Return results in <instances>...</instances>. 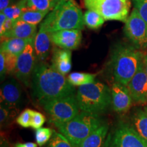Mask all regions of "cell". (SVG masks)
<instances>
[{
  "mask_svg": "<svg viewBox=\"0 0 147 147\" xmlns=\"http://www.w3.org/2000/svg\"><path fill=\"white\" fill-rule=\"evenodd\" d=\"M34 94L40 104L74 93V87L65 75L45 62H38L32 75Z\"/></svg>",
  "mask_w": 147,
  "mask_h": 147,
  "instance_id": "1",
  "label": "cell"
},
{
  "mask_svg": "<svg viewBox=\"0 0 147 147\" xmlns=\"http://www.w3.org/2000/svg\"><path fill=\"white\" fill-rule=\"evenodd\" d=\"M144 53L134 45L118 44L112 51L110 66L115 82L127 86L143 61Z\"/></svg>",
  "mask_w": 147,
  "mask_h": 147,
  "instance_id": "2",
  "label": "cell"
},
{
  "mask_svg": "<svg viewBox=\"0 0 147 147\" xmlns=\"http://www.w3.org/2000/svg\"><path fill=\"white\" fill-rule=\"evenodd\" d=\"M84 14L73 0H60L40 25L46 32L84 29Z\"/></svg>",
  "mask_w": 147,
  "mask_h": 147,
  "instance_id": "3",
  "label": "cell"
},
{
  "mask_svg": "<svg viewBox=\"0 0 147 147\" xmlns=\"http://www.w3.org/2000/svg\"><path fill=\"white\" fill-rule=\"evenodd\" d=\"M53 124L74 147H78L82 141L102 125V121L97 114L82 111L67 122Z\"/></svg>",
  "mask_w": 147,
  "mask_h": 147,
  "instance_id": "4",
  "label": "cell"
},
{
  "mask_svg": "<svg viewBox=\"0 0 147 147\" xmlns=\"http://www.w3.org/2000/svg\"><path fill=\"white\" fill-rule=\"evenodd\" d=\"M76 99L82 111L98 115L105 111L111 104V91L106 84L93 82L80 86Z\"/></svg>",
  "mask_w": 147,
  "mask_h": 147,
  "instance_id": "5",
  "label": "cell"
},
{
  "mask_svg": "<svg viewBox=\"0 0 147 147\" xmlns=\"http://www.w3.org/2000/svg\"><path fill=\"white\" fill-rule=\"evenodd\" d=\"M88 10L100 14L105 21L125 22L129 17L130 0H84Z\"/></svg>",
  "mask_w": 147,
  "mask_h": 147,
  "instance_id": "6",
  "label": "cell"
},
{
  "mask_svg": "<svg viewBox=\"0 0 147 147\" xmlns=\"http://www.w3.org/2000/svg\"><path fill=\"white\" fill-rule=\"evenodd\" d=\"M50 115L53 123H65L71 120L79 114L76 95L74 94L41 103Z\"/></svg>",
  "mask_w": 147,
  "mask_h": 147,
  "instance_id": "7",
  "label": "cell"
},
{
  "mask_svg": "<svg viewBox=\"0 0 147 147\" xmlns=\"http://www.w3.org/2000/svg\"><path fill=\"white\" fill-rule=\"evenodd\" d=\"M125 36L139 50L147 49V23L135 8L125 22Z\"/></svg>",
  "mask_w": 147,
  "mask_h": 147,
  "instance_id": "8",
  "label": "cell"
},
{
  "mask_svg": "<svg viewBox=\"0 0 147 147\" xmlns=\"http://www.w3.org/2000/svg\"><path fill=\"white\" fill-rule=\"evenodd\" d=\"M107 147H147V142L133 127L123 124L115 130Z\"/></svg>",
  "mask_w": 147,
  "mask_h": 147,
  "instance_id": "9",
  "label": "cell"
},
{
  "mask_svg": "<svg viewBox=\"0 0 147 147\" xmlns=\"http://www.w3.org/2000/svg\"><path fill=\"white\" fill-rule=\"evenodd\" d=\"M34 41L27 44L23 52L18 57L14 74L18 80L25 84L29 85L30 78L36 67V58L34 49Z\"/></svg>",
  "mask_w": 147,
  "mask_h": 147,
  "instance_id": "10",
  "label": "cell"
},
{
  "mask_svg": "<svg viewBox=\"0 0 147 147\" xmlns=\"http://www.w3.org/2000/svg\"><path fill=\"white\" fill-rule=\"evenodd\" d=\"M134 102L138 104L147 103V74L143 61L138 69L127 84Z\"/></svg>",
  "mask_w": 147,
  "mask_h": 147,
  "instance_id": "11",
  "label": "cell"
},
{
  "mask_svg": "<svg viewBox=\"0 0 147 147\" xmlns=\"http://www.w3.org/2000/svg\"><path fill=\"white\" fill-rule=\"evenodd\" d=\"M110 91L113 110L118 113L127 112L131 108L133 101L127 86L115 82L112 85Z\"/></svg>",
  "mask_w": 147,
  "mask_h": 147,
  "instance_id": "12",
  "label": "cell"
},
{
  "mask_svg": "<svg viewBox=\"0 0 147 147\" xmlns=\"http://www.w3.org/2000/svg\"><path fill=\"white\" fill-rule=\"evenodd\" d=\"M51 38L57 47L71 51L79 47L82 36L80 29H64L51 33Z\"/></svg>",
  "mask_w": 147,
  "mask_h": 147,
  "instance_id": "13",
  "label": "cell"
},
{
  "mask_svg": "<svg viewBox=\"0 0 147 147\" xmlns=\"http://www.w3.org/2000/svg\"><path fill=\"white\" fill-rule=\"evenodd\" d=\"M1 103L8 106L10 109H15L21 100L22 90L19 84L14 79L5 82L0 90Z\"/></svg>",
  "mask_w": 147,
  "mask_h": 147,
  "instance_id": "14",
  "label": "cell"
},
{
  "mask_svg": "<svg viewBox=\"0 0 147 147\" xmlns=\"http://www.w3.org/2000/svg\"><path fill=\"white\" fill-rule=\"evenodd\" d=\"M52 40L51 33L40 28L34 41V49L37 61L44 62L51 53Z\"/></svg>",
  "mask_w": 147,
  "mask_h": 147,
  "instance_id": "15",
  "label": "cell"
},
{
  "mask_svg": "<svg viewBox=\"0 0 147 147\" xmlns=\"http://www.w3.org/2000/svg\"><path fill=\"white\" fill-rule=\"evenodd\" d=\"M51 65L55 70L66 75L71 69V52L70 50L55 48L53 51Z\"/></svg>",
  "mask_w": 147,
  "mask_h": 147,
  "instance_id": "16",
  "label": "cell"
},
{
  "mask_svg": "<svg viewBox=\"0 0 147 147\" xmlns=\"http://www.w3.org/2000/svg\"><path fill=\"white\" fill-rule=\"evenodd\" d=\"M36 31V25L18 20L15 21L12 29L1 36V38L5 39L16 38L26 40H34L37 34Z\"/></svg>",
  "mask_w": 147,
  "mask_h": 147,
  "instance_id": "17",
  "label": "cell"
},
{
  "mask_svg": "<svg viewBox=\"0 0 147 147\" xmlns=\"http://www.w3.org/2000/svg\"><path fill=\"white\" fill-rule=\"evenodd\" d=\"M108 131V125L102 124L82 141L78 147H107L106 136Z\"/></svg>",
  "mask_w": 147,
  "mask_h": 147,
  "instance_id": "18",
  "label": "cell"
},
{
  "mask_svg": "<svg viewBox=\"0 0 147 147\" xmlns=\"http://www.w3.org/2000/svg\"><path fill=\"white\" fill-rule=\"evenodd\" d=\"M34 40H26L21 38H5L1 43V51L9 53L18 57L23 52L27 44Z\"/></svg>",
  "mask_w": 147,
  "mask_h": 147,
  "instance_id": "19",
  "label": "cell"
},
{
  "mask_svg": "<svg viewBox=\"0 0 147 147\" xmlns=\"http://www.w3.org/2000/svg\"><path fill=\"white\" fill-rule=\"evenodd\" d=\"M133 127L147 142V112L138 108L131 115Z\"/></svg>",
  "mask_w": 147,
  "mask_h": 147,
  "instance_id": "20",
  "label": "cell"
},
{
  "mask_svg": "<svg viewBox=\"0 0 147 147\" xmlns=\"http://www.w3.org/2000/svg\"><path fill=\"white\" fill-rule=\"evenodd\" d=\"M96 74L84 72H73L67 76V80L73 86L85 85L95 82Z\"/></svg>",
  "mask_w": 147,
  "mask_h": 147,
  "instance_id": "21",
  "label": "cell"
},
{
  "mask_svg": "<svg viewBox=\"0 0 147 147\" xmlns=\"http://www.w3.org/2000/svg\"><path fill=\"white\" fill-rule=\"evenodd\" d=\"M60 0H25L27 8L42 12L53 10Z\"/></svg>",
  "mask_w": 147,
  "mask_h": 147,
  "instance_id": "22",
  "label": "cell"
},
{
  "mask_svg": "<svg viewBox=\"0 0 147 147\" xmlns=\"http://www.w3.org/2000/svg\"><path fill=\"white\" fill-rule=\"evenodd\" d=\"M48 13H49L48 12H42L33 9L25 8L18 20L37 25L42 21V19Z\"/></svg>",
  "mask_w": 147,
  "mask_h": 147,
  "instance_id": "23",
  "label": "cell"
},
{
  "mask_svg": "<svg viewBox=\"0 0 147 147\" xmlns=\"http://www.w3.org/2000/svg\"><path fill=\"white\" fill-rule=\"evenodd\" d=\"M25 8H27V7L25 0H20L18 2L12 3L1 12H3L8 18L16 21L21 17Z\"/></svg>",
  "mask_w": 147,
  "mask_h": 147,
  "instance_id": "24",
  "label": "cell"
},
{
  "mask_svg": "<svg viewBox=\"0 0 147 147\" xmlns=\"http://www.w3.org/2000/svg\"><path fill=\"white\" fill-rule=\"evenodd\" d=\"M105 19L93 10H88L84 14V25L91 29H98L104 23Z\"/></svg>",
  "mask_w": 147,
  "mask_h": 147,
  "instance_id": "25",
  "label": "cell"
},
{
  "mask_svg": "<svg viewBox=\"0 0 147 147\" xmlns=\"http://www.w3.org/2000/svg\"><path fill=\"white\" fill-rule=\"evenodd\" d=\"M47 147H74V146L63 134L54 131Z\"/></svg>",
  "mask_w": 147,
  "mask_h": 147,
  "instance_id": "26",
  "label": "cell"
},
{
  "mask_svg": "<svg viewBox=\"0 0 147 147\" xmlns=\"http://www.w3.org/2000/svg\"><path fill=\"white\" fill-rule=\"evenodd\" d=\"M54 130L48 127H41L36 129V140L37 144L40 146H42L49 142L52 137Z\"/></svg>",
  "mask_w": 147,
  "mask_h": 147,
  "instance_id": "27",
  "label": "cell"
},
{
  "mask_svg": "<svg viewBox=\"0 0 147 147\" xmlns=\"http://www.w3.org/2000/svg\"><path fill=\"white\" fill-rule=\"evenodd\" d=\"M33 112L34 110L29 108L23 110L16 119V123L24 128H28L31 127Z\"/></svg>",
  "mask_w": 147,
  "mask_h": 147,
  "instance_id": "28",
  "label": "cell"
},
{
  "mask_svg": "<svg viewBox=\"0 0 147 147\" xmlns=\"http://www.w3.org/2000/svg\"><path fill=\"white\" fill-rule=\"evenodd\" d=\"M5 57V67H6L7 74H14L18 57L9 53L3 52Z\"/></svg>",
  "mask_w": 147,
  "mask_h": 147,
  "instance_id": "29",
  "label": "cell"
},
{
  "mask_svg": "<svg viewBox=\"0 0 147 147\" xmlns=\"http://www.w3.org/2000/svg\"><path fill=\"white\" fill-rule=\"evenodd\" d=\"M134 8L147 23V0H132Z\"/></svg>",
  "mask_w": 147,
  "mask_h": 147,
  "instance_id": "30",
  "label": "cell"
},
{
  "mask_svg": "<svg viewBox=\"0 0 147 147\" xmlns=\"http://www.w3.org/2000/svg\"><path fill=\"white\" fill-rule=\"evenodd\" d=\"M45 117L39 112H33L32 121H31V127L34 129H38L41 128L45 123Z\"/></svg>",
  "mask_w": 147,
  "mask_h": 147,
  "instance_id": "31",
  "label": "cell"
},
{
  "mask_svg": "<svg viewBox=\"0 0 147 147\" xmlns=\"http://www.w3.org/2000/svg\"><path fill=\"white\" fill-rule=\"evenodd\" d=\"M10 108L5 105L3 103H1L0 106V123L1 125H4L5 123L8 122L10 114Z\"/></svg>",
  "mask_w": 147,
  "mask_h": 147,
  "instance_id": "32",
  "label": "cell"
},
{
  "mask_svg": "<svg viewBox=\"0 0 147 147\" xmlns=\"http://www.w3.org/2000/svg\"><path fill=\"white\" fill-rule=\"evenodd\" d=\"M14 23H15V21H13V20L7 18L3 27L0 28V36H1V37L3 36L5 34H6L7 32H8L9 31H10L12 29Z\"/></svg>",
  "mask_w": 147,
  "mask_h": 147,
  "instance_id": "33",
  "label": "cell"
},
{
  "mask_svg": "<svg viewBox=\"0 0 147 147\" xmlns=\"http://www.w3.org/2000/svg\"><path fill=\"white\" fill-rule=\"evenodd\" d=\"M6 74V67H5V57L3 51H0V76L2 80Z\"/></svg>",
  "mask_w": 147,
  "mask_h": 147,
  "instance_id": "34",
  "label": "cell"
},
{
  "mask_svg": "<svg viewBox=\"0 0 147 147\" xmlns=\"http://www.w3.org/2000/svg\"><path fill=\"white\" fill-rule=\"evenodd\" d=\"M13 0H0V10L1 12L5 9L8 8L9 5H10L12 3Z\"/></svg>",
  "mask_w": 147,
  "mask_h": 147,
  "instance_id": "35",
  "label": "cell"
},
{
  "mask_svg": "<svg viewBox=\"0 0 147 147\" xmlns=\"http://www.w3.org/2000/svg\"><path fill=\"white\" fill-rule=\"evenodd\" d=\"M14 147H38L36 143L34 142H25V143H17Z\"/></svg>",
  "mask_w": 147,
  "mask_h": 147,
  "instance_id": "36",
  "label": "cell"
},
{
  "mask_svg": "<svg viewBox=\"0 0 147 147\" xmlns=\"http://www.w3.org/2000/svg\"><path fill=\"white\" fill-rule=\"evenodd\" d=\"M0 147H11L10 143L5 138L1 137V143H0Z\"/></svg>",
  "mask_w": 147,
  "mask_h": 147,
  "instance_id": "37",
  "label": "cell"
},
{
  "mask_svg": "<svg viewBox=\"0 0 147 147\" xmlns=\"http://www.w3.org/2000/svg\"><path fill=\"white\" fill-rule=\"evenodd\" d=\"M6 19H7L6 16H5L3 12H1V13H0V28L3 27V24L5 23Z\"/></svg>",
  "mask_w": 147,
  "mask_h": 147,
  "instance_id": "38",
  "label": "cell"
},
{
  "mask_svg": "<svg viewBox=\"0 0 147 147\" xmlns=\"http://www.w3.org/2000/svg\"><path fill=\"white\" fill-rule=\"evenodd\" d=\"M143 63H144V67L145 71L147 74V52L144 53V57H143Z\"/></svg>",
  "mask_w": 147,
  "mask_h": 147,
  "instance_id": "39",
  "label": "cell"
},
{
  "mask_svg": "<svg viewBox=\"0 0 147 147\" xmlns=\"http://www.w3.org/2000/svg\"><path fill=\"white\" fill-rule=\"evenodd\" d=\"M144 110H146V111L147 112V106H145V107H144Z\"/></svg>",
  "mask_w": 147,
  "mask_h": 147,
  "instance_id": "40",
  "label": "cell"
}]
</instances>
